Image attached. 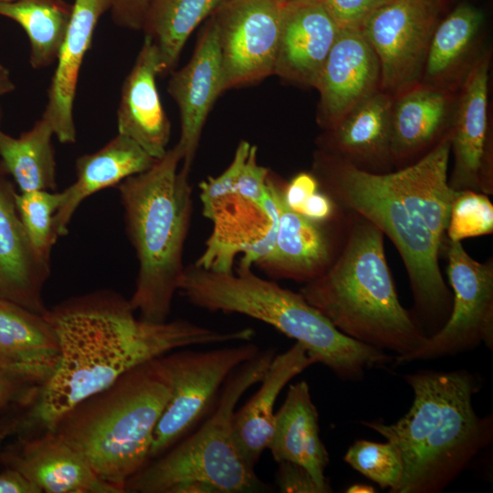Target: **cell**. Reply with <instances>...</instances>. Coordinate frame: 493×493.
Wrapping results in <instances>:
<instances>
[{"instance_id":"obj_1","label":"cell","mask_w":493,"mask_h":493,"mask_svg":"<svg viewBox=\"0 0 493 493\" xmlns=\"http://www.w3.org/2000/svg\"><path fill=\"white\" fill-rule=\"evenodd\" d=\"M129 299L103 290L68 299L45 317L59 346L49 379L0 424V435H35L53 430L84 399L134 367L173 351L196 345L250 341L251 328L221 331L186 320L152 322L136 318Z\"/></svg>"},{"instance_id":"obj_2","label":"cell","mask_w":493,"mask_h":493,"mask_svg":"<svg viewBox=\"0 0 493 493\" xmlns=\"http://www.w3.org/2000/svg\"><path fill=\"white\" fill-rule=\"evenodd\" d=\"M404 378L414 392L409 411L393 424L362 425L399 450L404 471L397 493H438L491 444L493 418L476 413L477 384L466 370H422Z\"/></svg>"},{"instance_id":"obj_3","label":"cell","mask_w":493,"mask_h":493,"mask_svg":"<svg viewBox=\"0 0 493 493\" xmlns=\"http://www.w3.org/2000/svg\"><path fill=\"white\" fill-rule=\"evenodd\" d=\"M345 214L333 261L299 292L346 336L394 351L395 358L405 356L427 338L399 301L385 257L384 235L362 216Z\"/></svg>"},{"instance_id":"obj_4","label":"cell","mask_w":493,"mask_h":493,"mask_svg":"<svg viewBox=\"0 0 493 493\" xmlns=\"http://www.w3.org/2000/svg\"><path fill=\"white\" fill-rule=\"evenodd\" d=\"M178 291L197 308L237 313L274 327L343 380H359L367 369L393 359L346 336L299 292L257 276L250 267L224 272L191 264L184 267Z\"/></svg>"},{"instance_id":"obj_5","label":"cell","mask_w":493,"mask_h":493,"mask_svg":"<svg viewBox=\"0 0 493 493\" xmlns=\"http://www.w3.org/2000/svg\"><path fill=\"white\" fill-rule=\"evenodd\" d=\"M175 145L148 170L118 184L126 230L139 263L129 299L140 318L166 321L184 270V247L192 213L189 173Z\"/></svg>"},{"instance_id":"obj_6","label":"cell","mask_w":493,"mask_h":493,"mask_svg":"<svg viewBox=\"0 0 493 493\" xmlns=\"http://www.w3.org/2000/svg\"><path fill=\"white\" fill-rule=\"evenodd\" d=\"M170 396L171 383L159 357L79 403L53 430L86 457L101 480L122 493L150 461L154 430Z\"/></svg>"},{"instance_id":"obj_7","label":"cell","mask_w":493,"mask_h":493,"mask_svg":"<svg viewBox=\"0 0 493 493\" xmlns=\"http://www.w3.org/2000/svg\"><path fill=\"white\" fill-rule=\"evenodd\" d=\"M311 173L344 212L362 216L389 237L409 278L416 322L426 338L437 332L452 309V293L439 267L442 247L404 203L388 173L361 170L320 150L314 153Z\"/></svg>"},{"instance_id":"obj_8","label":"cell","mask_w":493,"mask_h":493,"mask_svg":"<svg viewBox=\"0 0 493 493\" xmlns=\"http://www.w3.org/2000/svg\"><path fill=\"white\" fill-rule=\"evenodd\" d=\"M275 355L272 349L259 351L235 369L200 427L148 462L128 480L125 492L271 491V486L262 481L239 454L233 435V418L239 399L260 383Z\"/></svg>"},{"instance_id":"obj_9","label":"cell","mask_w":493,"mask_h":493,"mask_svg":"<svg viewBox=\"0 0 493 493\" xmlns=\"http://www.w3.org/2000/svg\"><path fill=\"white\" fill-rule=\"evenodd\" d=\"M260 351L250 341L205 351L178 349L160 357L171 396L154 430L150 459L159 456L213 409L231 372Z\"/></svg>"},{"instance_id":"obj_10","label":"cell","mask_w":493,"mask_h":493,"mask_svg":"<svg viewBox=\"0 0 493 493\" xmlns=\"http://www.w3.org/2000/svg\"><path fill=\"white\" fill-rule=\"evenodd\" d=\"M446 273L453 289L452 309L443 327L416 351L394 358L395 364L425 361L472 350H493V260L472 258L461 241L446 238Z\"/></svg>"},{"instance_id":"obj_11","label":"cell","mask_w":493,"mask_h":493,"mask_svg":"<svg viewBox=\"0 0 493 493\" xmlns=\"http://www.w3.org/2000/svg\"><path fill=\"white\" fill-rule=\"evenodd\" d=\"M443 0H389L361 29L380 64V89L395 97L423 76Z\"/></svg>"},{"instance_id":"obj_12","label":"cell","mask_w":493,"mask_h":493,"mask_svg":"<svg viewBox=\"0 0 493 493\" xmlns=\"http://www.w3.org/2000/svg\"><path fill=\"white\" fill-rule=\"evenodd\" d=\"M282 7L279 0H226L211 15L225 91L273 75Z\"/></svg>"},{"instance_id":"obj_13","label":"cell","mask_w":493,"mask_h":493,"mask_svg":"<svg viewBox=\"0 0 493 493\" xmlns=\"http://www.w3.org/2000/svg\"><path fill=\"white\" fill-rule=\"evenodd\" d=\"M489 57L480 56L464 79L450 131L454 169L448 179L456 191L493 194L492 142L488 121Z\"/></svg>"},{"instance_id":"obj_14","label":"cell","mask_w":493,"mask_h":493,"mask_svg":"<svg viewBox=\"0 0 493 493\" xmlns=\"http://www.w3.org/2000/svg\"><path fill=\"white\" fill-rule=\"evenodd\" d=\"M171 73L167 90L178 107L181 126L176 146L183 155L182 169L190 173L206 118L225 91L217 30L211 16L189 62Z\"/></svg>"},{"instance_id":"obj_15","label":"cell","mask_w":493,"mask_h":493,"mask_svg":"<svg viewBox=\"0 0 493 493\" xmlns=\"http://www.w3.org/2000/svg\"><path fill=\"white\" fill-rule=\"evenodd\" d=\"M46 493H121L101 480L86 457L55 430L18 435L0 455Z\"/></svg>"},{"instance_id":"obj_16","label":"cell","mask_w":493,"mask_h":493,"mask_svg":"<svg viewBox=\"0 0 493 493\" xmlns=\"http://www.w3.org/2000/svg\"><path fill=\"white\" fill-rule=\"evenodd\" d=\"M380 64L361 28H341L314 88L320 94L318 122L337 125L363 99L380 89Z\"/></svg>"},{"instance_id":"obj_17","label":"cell","mask_w":493,"mask_h":493,"mask_svg":"<svg viewBox=\"0 0 493 493\" xmlns=\"http://www.w3.org/2000/svg\"><path fill=\"white\" fill-rule=\"evenodd\" d=\"M273 75L314 87L341 27L321 0L282 3Z\"/></svg>"},{"instance_id":"obj_18","label":"cell","mask_w":493,"mask_h":493,"mask_svg":"<svg viewBox=\"0 0 493 493\" xmlns=\"http://www.w3.org/2000/svg\"><path fill=\"white\" fill-rule=\"evenodd\" d=\"M283 185L277 186L278 225L273 250L257 265L276 278L309 282L321 275L333 261L340 245L330 225L314 222L288 207ZM339 224V223H337Z\"/></svg>"},{"instance_id":"obj_19","label":"cell","mask_w":493,"mask_h":493,"mask_svg":"<svg viewBox=\"0 0 493 493\" xmlns=\"http://www.w3.org/2000/svg\"><path fill=\"white\" fill-rule=\"evenodd\" d=\"M58 361V338L45 315L0 297V371L40 387Z\"/></svg>"},{"instance_id":"obj_20","label":"cell","mask_w":493,"mask_h":493,"mask_svg":"<svg viewBox=\"0 0 493 493\" xmlns=\"http://www.w3.org/2000/svg\"><path fill=\"white\" fill-rule=\"evenodd\" d=\"M393 99L380 89L363 99L319 139V150L361 170L383 173L393 162Z\"/></svg>"},{"instance_id":"obj_21","label":"cell","mask_w":493,"mask_h":493,"mask_svg":"<svg viewBox=\"0 0 493 493\" xmlns=\"http://www.w3.org/2000/svg\"><path fill=\"white\" fill-rule=\"evenodd\" d=\"M160 75L158 53L144 37L141 50L121 93L117 111L118 133L129 137L154 159L167 152L171 123L156 87Z\"/></svg>"},{"instance_id":"obj_22","label":"cell","mask_w":493,"mask_h":493,"mask_svg":"<svg viewBox=\"0 0 493 493\" xmlns=\"http://www.w3.org/2000/svg\"><path fill=\"white\" fill-rule=\"evenodd\" d=\"M110 8V0H74L72 4L71 18L56 60L42 115L62 143L76 141L73 105L79 69L91 46L95 27Z\"/></svg>"},{"instance_id":"obj_23","label":"cell","mask_w":493,"mask_h":493,"mask_svg":"<svg viewBox=\"0 0 493 493\" xmlns=\"http://www.w3.org/2000/svg\"><path fill=\"white\" fill-rule=\"evenodd\" d=\"M15 193L0 178V297L45 315L49 264L36 255L19 218Z\"/></svg>"},{"instance_id":"obj_24","label":"cell","mask_w":493,"mask_h":493,"mask_svg":"<svg viewBox=\"0 0 493 493\" xmlns=\"http://www.w3.org/2000/svg\"><path fill=\"white\" fill-rule=\"evenodd\" d=\"M316 361L307 349L296 342L276 354L267 369L261 385L247 402L235 411L233 435L243 459L252 467L267 448L274 421L276 401L285 385Z\"/></svg>"},{"instance_id":"obj_25","label":"cell","mask_w":493,"mask_h":493,"mask_svg":"<svg viewBox=\"0 0 493 493\" xmlns=\"http://www.w3.org/2000/svg\"><path fill=\"white\" fill-rule=\"evenodd\" d=\"M267 449L277 463L300 465L325 493L331 492L324 475L329 453L320 435L319 414L307 382L289 385L284 403L275 414Z\"/></svg>"},{"instance_id":"obj_26","label":"cell","mask_w":493,"mask_h":493,"mask_svg":"<svg viewBox=\"0 0 493 493\" xmlns=\"http://www.w3.org/2000/svg\"><path fill=\"white\" fill-rule=\"evenodd\" d=\"M156 161L134 141L120 133L97 152L79 157L76 180L61 192L62 200L55 215L58 236L68 234L72 216L85 199L148 170Z\"/></svg>"},{"instance_id":"obj_27","label":"cell","mask_w":493,"mask_h":493,"mask_svg":"<svg viewBox=\"0 0 493 493\" xmlns=\"http://www.w3.org/2000/svg\"><path fill=\"white\" fill-rule=\"evenodd\" d=\"M450 131L413 163L388 173L412 213L421 219L442 247L455 190L448 184Z\"/></svg>"},{"instance_id":"obj_28","label":"cell","mask_w":493,"mask_h":493,"mask_svg":"<svg viewBox=\"0 0 493 493\" xmlns=\"http://www.w3.org/2000/svg\"><path fill=\"white\" fill-rule=\"evenodd\" d=\"M450 96L446 89L418 83L393 100L391 154L393 162H405L433 148L443 134Z\"/></svg>"},{"instance_id":"obj_29","label":"cell","mask_w":493,"mask_h":493,"mask_svg":"<svg viewBox=\"0 0 493 493\" xmlns=\"http://www.w3.org/2000/svg\"><path fill=\"white\" fill-rule=\"evenodd\" d=\"M226 0H149L142 30L154 45L160 75L172 72L193 31Z\"/></svg>"},{"instance_id":"obj_30","label":"cell","mask_w":493,"mask_h":493,"mask_svg":"<svg viewBox=\"0 0 493 493\" xmlns=\"http://www.w3.org/2000/svg\"><path fill=\"white\" fill-rule=\"evenodd\" d=\"M484 20L481 9L461 3L438 22L423 72L427 84L446 89V83L455 78L474 49Z\"/></svg>"},{"instance_id":"obj_31","label":"cell","mask_w":493,"mask_h":493,"mask_svg":"<svg viewBox=\"0 0 493 493\" xmlns=\"http://www.w3.org/2000/svg\"><path fill=\"white\" fill-rule=\"evenodd\" d=\"M54 131L43 117L18 138L0 131V157L5 170L13 176L21 193L57 187Z\"/></svg>"},{"instance_id":"obj_32","label":"cell","mask_w":493,"mask_h":493,"mask_svg":"<svg viewBox=\"0 0 493 493\" xmlns=\"http://www.w3.org/2000/svg\"><path fill=\"white\" fill-rule=\"evenodd\" d=\"M65 0L0 1V16L19 24L30 42V64L43 68L57 60L71 18Z\"/></svg>"},{"instance_id":"obj_33","label":"cell","mask_w":493,"mask_h":493,"mask_svg":"<svg viewBox=\"0 0 493 493\" xmlns=\"http://www.w3.org/2000/svg\"><path fill=\"white\" fill-rule=\"evenodd\" d=\"M14 198L33 250L39 259L49 264L51 249L58 237L54 220L62 193L37 190L15 194Z\"/></svg>"},{"instance_id":"obj_34","label":"cell","mask_w":493,"mask_h":493,"mask_svg":"<svg viewBox=\"0 0 493 493\" xmlns=\"http://www.w3.org/2000/svg\"><path fill=\"white\" fill-rule=\"evenodd\" d=\"M343 460L382 488H389L390 493L398 492L404 465L400 452L393 443L356 440L348 448Z\"/></svg>"},{"instance_id":"obj_35","label":"cell","mask_w":493,"mask_h":493,"mask_svg":"<svg viewBox=\"0 0 493 493\" xmlns=\"http://www.w3.org/2000/svg\"><path fill=\"white\" fill-rule=\"evenodd\" d=\"M492 232L493 205L488 195L472 190L456 191L446 231V238L462 241Z\"/></svg>"},{"instance_id":"obj_36","label":"cell","mask_w":493,"mask_h":493,"mask_svg":"<svg viewBox=\"0 0 493 493\" xmlns=\"http://www.w3.org/2000/svg\"><path fill=\"white\" fill-rule=\"evenodd\" d=\"M257 154V146L251 145L247 159L235 183L234 190L239 195L263 205L269 170L258 164Z\"/></svg>"},{"instance_id":"obj_37","label":"cell","mask_w":493,"mask_h":493,"mask_svg":"<svg viewBox=\"0 0 493 493\" xmlns=\"http://www.w3.org/2000/svg\"><path fill=\"white\" fill-rule=\"evenodd\" d=\"M389 0H321L341 28H361L368 16Z\"/></svg>"},{"instance_id":"obj_38","label":"cell","mask_w":493,"mask_h":493,"mask_svg":"<svg viewBox=\"0 0 493 493\" xmlns=\"http://www.w3.org/2000/svg\"><path fill=\"white\" fill-rule=\"evenodd\" d=\"M275 482L284 493H325L306 468L292 462L278 463Z\"/></svg>"},{"instance_id":"obj_39","label":"cell","mask_w":493,"mask_h":493,"mask_svg":"<svg viewBox=\"0 0 493 493\" xmlns=\"http://www.w3.org/2000/svg\"><path fill=\"white\" fill-rule=\"evenodd\" d=\"M320 189V184L312 173H297L288 184H284L282 197L285 205L299 213L307 199Z\"/></svg>"},{"instance_id":"obj_40","label":"cell","mask_w":493,"mask_h":493,"mask_svg":"<svg viewBox=\"0 0 493 493\" xmlns=\"http://www.w3.org/2000/svg\"><path fill=\"white\" fill-rule=\"evenodd\" d=\"M148 3L149 0H110L112 20L119 26L140 30Z\"/></svg>"},{"instance_id":"obj_41","label":"cell","mask_w":493,"mask_h":493,"mask_svg":"<svg viewBox=\"0 0 493 493\" xmlns=\"http://www.w3.org/2000/svg\"><path fill=\"white\" fill-rule=\"evenodd\" d=\"M37 388L13 376L0 372V410L14 403L21 404L29 401Z\"/></svg>"},{"instance_id":"obj_42","label":"cell","mask_w":493,"mask_h":493,"mask_svg":"<svg viewBox=\"0 0 493 493\" xmlns=\"http://www.w3.org/2000/svg\"><path fill=\"white\" fill-rule=\"evenodd\" d=\"M0 493H41V490L16 469L0 472Z\"/></svg>"},{"instance_id":"obj_43","label":"cell","mask_w":493,"mask_h":493,"mask_svg":"<svg viewBox=\"0 0 493 493\" xmlns=\"http://www.w3.org/2000/svg\"><path fill=\"white\" fill-rule=\"evenodd\" d=\"M15 85L11 80L9 71L0 64V97L12 92Z\"/></svg>"},{"instance_id":"obj_44","label":"cell","mask_w":493,"mask_h":493,"mask_svg":"<svg viewBox=\"0 0 493 493\" xmlns=\"http://www.w3.org/2000/svg\"><path fill=\"white\" fill-rule=\"evenodd\" d=\"M374 491L372 487L364 484H354L346 490L348 493H368Z\"/></svg>"},{"instance_id":"obj_45","label":"cell","mask_w":493,"mask_h":493,"mask_svg":"<svg viewBox=\"0 0 493 493\" xmlns=\"http://www.w3.org/2000/svg\"><path fill=\"white\" fill-rule=\"evenodd\" d=\"M281 3L290 2V1H297V0H279Z\"/></svg>"},{"instance_id":"obj_46","label":"cell","mask_w":493,"mask_h":493,"mask_svg":"<svg viewBox=\"0 0 493 493\" xmlns=\"http://www.w3.org/2000/svg\"><path fill=\"white\" fill-rule=\"evenodd\" d=\"M0 1H8V0H0Z\"/></svg>"},{"instance_id":"obj_47","label":"cell","mask_w":493,"mask_h":493,"mask_svg":"<svg viewBox=\"0 0 493 493\" xmlns=\"http://www.w3.org/2000/svg\"><path fill=\"white\" fill-rule=\"evenodd\" d=\"M0 372H2L0 371Z\"/></svg>"}]
</instances>
